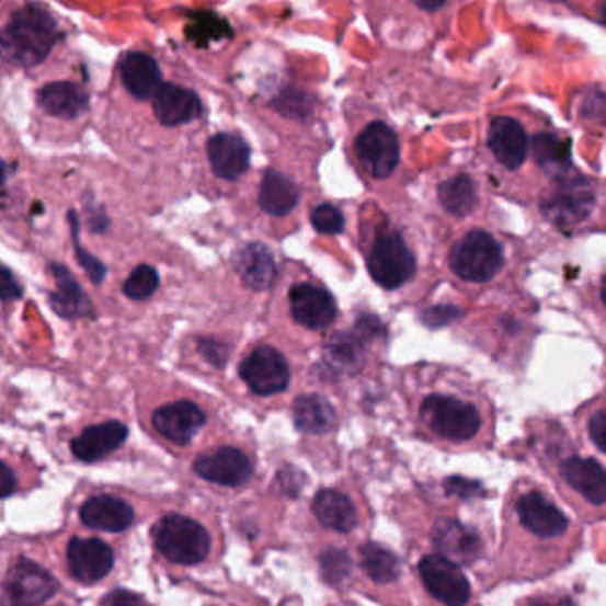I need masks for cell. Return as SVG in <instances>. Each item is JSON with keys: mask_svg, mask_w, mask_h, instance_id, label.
<instances>
[{"mask_svg": "<svg viewBox=\"0 0 606 606\" xmlns=\"http://www.w3.org/2000/svg\"><path fill=\"white\" fill-rule=\"evenodd\" d=\"M351 568H353V559L348 557L347 551L328 550L320 554V571L325 582L339 585L347 579Z\"/></svg>", "mask_w": 606, "mask_h": 606, "instance_id": "36", "label": "cell"}, {"mask_svg": "<svg viewBox=\"0 0 606 606\" xmlns=\"http://www.w3.org/2000/svg\"><path fill=\"white\" fill-rule=\"evenodd\" d=\"M301 199V191L287 174L276 170L265 171L260 185L259 203L262 210L268 216H287L288 211L297 207Z\"/></svg>", "mask_w": 606, "mask_h": 606, "instance_id": "29", "label": "cell"}, {"mask_svg": "<svg viewBox=\"0 0 606 606\" xmlns=\"http://www.w3.org/2000/svg\"><path fill=\"white\" fill-rule=\"evenodd\" d=\"M310 219L313 228L322 236H340L345 230V217L330 203L313 208Z\"/></svg>", "mask_w": 606, "mask_h": 606, "instance_id": "37", "label": "cell"}, {"mask_svg": "<svg viewBox=\"0 0 606 606\" xmlns=\"http://www.w3.org/2000/svg\"><path fill=\"white\" fill-rule=\"evenodd\" d=\"M288 299H290L291 317L297 324L308 330H325L339 316L336 301L330 291L310 283L296 285L288 294Z\"/></svg>", "mask_w": 606, "mask_h": 606, "instance_id": "18", "label": "cell"}, {"mask_svg": "<svg viewBox=\"0 0 606 606\" xmlns=\"http://www.w3.org/2000/svg\"><path fill=\"white\" fill-rule=\"evenodd\" d=\"M0 294H2L4 302L19 301L22 294H24V290H22L19 282L14 279L13 274H11L8 267L2 268V290H0Z\"/></svg>", "mask_w": 606, "mask_h": 606, "instance_id": "42", "label": "cell"}, {"mask_svg": "<svg viewBox=\"0 0 606 606\" xmlns=\"http://www.w3.org/2000/svg\"><path fill=\"white\" fill-rule=\"evenodd\" d=\"M56 288L48 294V305L62 319H79L91 313L90 297L82 290L76 276L65 265L50 264Z\"/></svg>", "mask_w": 606, "mask_h": 606, "instance_id": "26", "label": "cell"}, {"mask_svg": "<svg viewBox=\"0 0 606 606\" xmlns=\"http://www.w3.org/2000/svg\"><path fill=\"white\" fill-rule=\"evenodd\" d=\"M68 219H70L71 236H73V248H76L77 260H79L80 267L84 268L85 274L90 276L91 282H93L94 285H100V283L105 279L107 268H105V265L102 264L99 259H94L90 251H85L84 248L80 245L79 219H77L76 211H68Z\"/></svg>", "mask_w": 606, "mask_h": 606, "instance_id": "35", "label": "cell"}, {"mask_svg": "<svg viewBox=\"0 0 606 606\" xmlns=\"http://www.w3.org/2000/svg\"><path fill=\"white\" fill-rule=\"evenodd\" d=\"M359 565L368 579L379 585H391L402 576L399 557L377 542H363L359 548Z\"/></svg>", "mask_w": 606, "mask_h": 606, "instance_id": "32", "label": "cell"}, {"mask_svg": "<svg viewBox=\"0 0 606 606\" xmlns=\"http://www.w3.org/2000/svg\"><path fill=\"white\" fill-rule=\"evenodd\" d=\"M194 471L211 484L239 488L251 479L253 465L239 448L219 447L199 456L194 462Z\"/></svg>", "mask_w": 606, "mask_h": 606, "instance_id": "16", "label": "cell"}, {"mask_svg": "<svg viewBox=\"0 0 606 606\" xmlns=\"http://www.w3.org/2000/svg\"><path fill=\"white\" fill-rule=\"evenodd\" d=\"M79 514L80 522L93 530L123 531L134 523V508L125 500L111 494L85 500Z\"/></svg>", "mask_w": 606, "mask_h": 606, "instance_id": "23", "label": "cell"}, {"mask_svg": "<svg viewBox=\"0 0 606 606\" xmlns=\"http://www.w3.org/2000/svg\"><path fill=\"white\" fill-rule=\"evenodd\" d=\"M233 267L245 287L253 290H267L276 279V260L267 245L250 242L233 254Z\"/></svg>", "mask_w": 606, "mask_h": 606, "instance_id": "24", "label": "cell"}, {"mask_svg": "<svg viewBox=\"0 0 606 606\" xmlns=\"http://www.w3.org/2000/svg\"><path fill=\"white\" fill-rule=\"evenodd\" d=\"M211 171L222 180H237L250 168L251 150L242 137L233 133L211 136L207 145Z\"/></svg>", "mask_w": 606, "mask_h": 606, "instance_id": "20", "label": "cell"}, {"mask_svg": "<svg viewBox=\"0 0 606 606\" xmlns=\"http://www.w3.org/2000/svg\"><path fill=\"white\" fill-rule=\"evenodd\" d=\"M420 436L450 454L493 450L496 442V408L488 391L465 371L442 367L414 405Z\"/></svg>", "mask_w": 606, "mask_h": 606, "instance_id": "3", "label": "cell"}, {"mask_svg": "<svg viewBox=\"0 0 606 606\" xmlns=\"http://www.w3.org/2000/svg\"><path fill=\"white\" fill-rule=\"evenodd\" d=\"M528 451L562 502L585 523L606 522V465L553 419H530Z\"/></svg>", "mask_w": 606, "mask_h": 606, "instance_id": "4", "label": "cell"}, {"mask_svg": "<svg viewBox=\"0 0 606 606\" xmlns=\"http://www.w3.org/2000/svg\"><path fill=\"white\" fill-rule=\"evenodd\" d=\"M198 348L202 351L203 357L214 367L225 368L226 362L230 359V347L217 340H202Z\"/></svg>", "mask_w": 606, "mask_h": 606, "instance_id": "40", "label": "cell"}, {"mask_svg": "<svg viewBox=\"0 0 606 606\" xmlns=\"http://www.w3.org/2000/svg\"><path fill=\"white\" fill-rule=\"evenodd\" d=\"M434 202L442 214L443 225L451 228V233L468 226L482 225L489 208L488 185L477 171L465 165H454L442 171L434 185Z\"/></svg>", "mask_w": 606, "mask_h": 606, "instance_id": "8", "label": "cell"}, {"mask_svg": "<svg viewBox=\"0 0 606 606\" xmlns=\"http://www.w3.org/2000/svg\"><path fill=\"white\" fill-rule=\"evenodd\" d=\"M537 203L546 221L565 233H576L597 225V217L605 216V185L573 168L546 188Z\"/></svg>", "mask_w": 606, "mask_h": 606, "instance_id": "7", "label": "cell"}, {"mask_svg": "<svg viewBox=\"0 0 606 606\" xmlns=\"http://www.w3.org/2000/svg\"><path fill=\"white\" fill-rule=\"evenodd\" d=\"M59 583L33 560L20 559L4 582V606H39L56 596Z\"/></svg>", "mask_w": 606, "mask_h": 606, "instance_id": "14", "label": "cell"}, {"mask_svg": "<svg viewBox=\"0 0 606 606\" xmlns=\"http://www.w3.org/2000/svg\"><path fill=\"white\" fill-rule=\"evenodd\" d=\"M159 283V271L156 267L148 264L137 265L123 285V294L133 301H145L156 294Z\"/></svg>", "mask_w": 606, "mask_h": 606, "instance_id": "34", "label": "cell"}, {"mask_svg": "<svg viewBox=\"0 0 606 606\" xmlns=\"http://www.w3.org/2000/svg\"><path fill=\"white\" fill-rule=\"evenodd\" d=\"M585 301L588 310L606 325V268L585 283Z\"/></svg>", "mask_w": 606, "mask_h": 606, "instance_id": "39", "label": "cell"}, {"mask_svg": "<svg viewBox=\"0 0 606 606\" xmlns=\"http://www.w3.org/2000/svg\"><path fill=\"white\" fill-rule=\"evenodd\" d=\"M325 356L334 368L342 371H356L363 365V347L353 334H334L325 347Z\"/></svg>", "mask_w": 606, "mask_h": 606, "instance_id": "33", "label": "cell"}, {"mask_svg": "<svg viewBox=\"0 0 606 606\" xmlns=\"http://www.w3.org/2000/svg\"><path fill=\"white\" fill-rule=\"evenodd\" d=\"M596 20L597 24H602L603 27H606V2H599V4H594L591 8V14Z\"/></svg>", "mask_w": 606, "mask_h": 606, "instance_id": "44", "label": "cell"}, {"mask_svg": "<svg viewBox=\"0 0 606 606\" xmlns=\"http://www.w3.org/2000/svg\"><path fill=\"white\" fill-rule=\"evenodd\" d=\"M157 550L180 565L199 564L210 553V534L191 517L170 514L153 527Z\"/></svg>", "mask_w": 606, "mask_h": 606, "instance_id": "12", "label": "cell"}, {"mask_svg": "<svg viewBox=\"0 0 606 606\" xmlns=\"http://www.w3.org/2000/svg\"><path fill=\"white\" fill-rule=\"evenodd\" d=\"M371 279L385 290H399L419 274V256L396 228L385 230L371 244L367 259Z\"/></svg>", "mask_w": 606, "mask_h": 606, "instance_id": "11", "label": "cell"}, {"mask_svg": "<svg viewBox=\"0 0 606 606\" xmlns=\"http://www.w3.org/2000/svg\"><path fill=\"white\" fill-rule=\"evenodd\" d=\"M294 422L306 434H325L336 423V411L325 397L319 393L297 397L294 402Z\"/></svg>", "mask_w": 606, "mask_h": 606, "instance_id": "31", "label": "cell"}, {"mask_svg": "<svg viewBox=\"0 0 606 606\" xmlns=\"http://www.w3.org/2000/svg\"><path fill=\"white\" fill-rule=\"evenodd\" d=\"M153 113L164 127L187 125L202 116V100L184 85L162 84L153 96Z\"/></svg>", "mask_w": 606, "mask_h": 606, "instance_id": "21", "label": "cell"}, {"mask_svg": "<svg viewBox=\"0 0 606 606\" xmlns=\"http://www.w3.org/2000/svg\"><path fill=\"white\" fill-rule=\"evenodd\" d=\"M16 489V477H14L13 470H11L8 462L0 465V491H2V499H8L14 493Z\"/></svg>", "mask_w": 606, "mask_h": 606, "instance_id": "43", "label": "cell"}, {"mask_svg": "<svg viewBox=\"0 0 606 606\" xmlns=\"http://www.w3.org/2000/svg\"><path fill=\"white\" fill-rule=\"evenodd\" d=\"M573 420L582 445L593 447L606 459V397L587 400L574 411Z\"/></svg>", "mask_w": 606, "mask_h": 606, "instance_id": "30", "label": "cell"}, {"mask_svg": "<svg viewBox=\"0 0 606 606\" xmlns=\"http://www.w3.org/2000/svg\"><path fill=\"white\" fill-rule=\"evenodd\" d=\"M516 606H580L579 596L569 588L539 591L517 599Z\"/></svg>", "mask_w": 606, "mask_h": 606, "instance_id": "38", "label": "cell"}, {"mask_svg": "<svg viewBox=\"0 0 606 606\" xmlns=\"http://www.w3.org/2000/svg\"><path fill=\"white\" fill-rule=\"evenodd\" d=\"M477 485L466 488L465 480H445L442 499L425 525L428 551L442 554L461 568L474 569L494 557L493 525L488 516H474L471 502L477 499Z\"/></svg>", "mask_w": 606, "mask_h": 606, "instance_id": "5", "label": "cell"}, {"mask_svg": "<svg viewBox=\"0 0 606 606\" xmlns=\"http://www.w3.org/2000/svg\"><path fill=\"white\" fill-rule=\"evenodd\" d=\"M425 606H482L461 565L434 551H423L414 562Z\"/></svg>", "mask_w": 606, "mask_h": 606, "instance_id": "10", "label": "cell"}, {"mask_svg": "<svg viewBox=\"0 0 606 606\" xmlns=\"http://www.w3.org/2000/svg\"><path fill=\"white\" fill-rule=\"evenodd\" d=\"M205 420L207 416L198 404L191 400H174L170 404L160 405L153 413L151 423L164 439L184 447L202 431Z\"/></svg>", "mask_w": 606, "mask_h": 606, "instance_id": "17", "label": "cell"}, {"mask_svg": "<svg viewBox=\"0 0 606 606\" xmlns=\"http://www.w3.org/2000/svg\"><path fill=\"white\" fill-rule=\"evenodd\" d=\"M605 379H606V367H605Z\"/></svg>", "mask_w": 606, "mask_h": 606, "instance_id": "45", "label": "cell"}, {"mask_svg": "<svg viewBox=\"0 0 606 606\" xmlns=\"http://www.w3.org/2000/svg\"><path fill=\"white\" fill-rule=\"evenodd\" d=\"M311 511L322 527L339 531V534H351L359 523L353 500L336 489L319 491L311 503Z\"/></svg>", "mask_w": 606, "mask_h": 606, "instance_id": "27", "label": "cell"}, {"mask_svg": "<svg viewBox=\"0 0 606 606\" xmlns=\"http://www.w3.org/2000/svg\"><path fill=\"white\" fill-rule=\"evenodd\" d=\"M105 606H151L150 603L146 602L145 597L139 596V594L130 593V591H114V593L108 594L107 599H105Z\"/></svg>", "mask_w": 606, "mask_h": 606, "instance_id": "41", "label": "cell"}, {"mask_svg": "<svg viewBox=\"0 0 606 606\" xmlns=\"http://www.w3.org/2000/svg\"><path fill=\"white\" fill-rule=\"evenodd\" d=\"M57 22L39 5H24L11 14L2 28L0 47L5 61L16 67H36L57 43Z\"/></svg>", "mask_w": 606, "mask_h": 606, "instance_id": "9", "label": "cell"}, {"mask_svg": "<svg viewBox=\"0 0 606 606\" xmlns=\"http://www.w3.org/2000/svg\"><path fill=\"white\" fill-rule=\"evenodd\" d=\"M123 85L137 100H153L162 88V73L153 57L145 53H128L119 62Z\"/></svg>", "mask_w": 606, "mask_h": 606, "instance_id": "25", "label": "cell"}, {"mask_svg": "<svg viewBox=\"0 0 606 606\" xmlns=\"http://www.w3.org/2000/svg\"><path fill=\"white\" fill-rule=\"evenodd\" d=\"M357 159L371 179L386 180L400 164V141L388 123L377 119L368 123L354 141Z\"/></svg>", "mask_w": 606, "mask_h": 606, "instance_id": "13", "label": "cell"}, {"mask_svg": "<svg viewBox=\"0 0 606 606\" xmlns=\"http://www.w3.org/2000/svg\"><path fill=\"white\" fill-rule=\"evenodd\" d=\"M240 377L256 396H276L290 385V368L277 348L262 345L240 363Z\"/></svg>", "mask_w": 606, "mask_h": 606, "instance_id": "15", "label": "cell"}, {"mask_svg": "<svg viewBox=\"0 0 606 606\" xmlns=\"http://www.w3.org/2000/svg\"><path fill=\"white\" fill-rule=\"evenodd\" d=\"M38 105L54 118L77 119L90 107V96L73 82H50L38 91Z\"/></svg>", "mask_w": 606, "mask_h": 606, "instance_id": "28", "label": "cell"}, {"mask_svg": "<svg viewBox=\"0 0 606 606\" xmlns=\"http://www.w3.org/2000/svg\"><path fill=\"white\" fill-rule=\"evenodd\" d=\"M128 437V427L118 420L99 423L84 428L71 442V454L82 462H94L104 459L111 451L122 447Z\"/></svg>", "mask_w": 606, "mask_h": 606, "instance_id": "22", "label": "cell"}, {"mask_svg": "<svg viewBox=\"0 0 606 606\" xmlns=\"http://www.w3.org/2000/svg\"><path fill=\"white\" fill-rule=\"evenodd\" d=\"M519 264V242L484 225L450 233L443 253V265L451 282L468 294L503 285L517 273Z\"/></svg>", "mask_w": 606, "mask_h": 606, "instance_id": "6", "label": "cell"}, {"mask_svg": "<svg viewBox=\"0 0 606 606\" xmlns=\"http://www.w3.org/2000/svg\"><path fill=\"white\" fill-rule=\"evenodd\" d=\"M582 545V523L540 482L519 477L503 499L502 540L480 585L491 591L502 583L546 579L573 564Z\"/></svg>", "mask_w": 606, "mask_h": 606, "instance_id": "1", "label": "cell"}, {"mask_svg": "<svg viewBox=\"0 0 606 606\" xmlns=\"http://www.w3.org/2000/svg\"><path fill=\"white\" fill-rule=\"evenodd\" d=\"M569 141L550 119L525 105H503L485 116L482 157L516 202H539L546 188L573 170Z\"/></svg>", "mask_w": 606, "mask_h": 606, "instance_id": "2", "label": "cell"}, {"mask_svg": "<svg viewBox=\"0 0 606 606\" xmlns=\"http://www.w3.org/2000/svg\"><path fill=\"white\" fill-rule=\"evenodd\" d=\"M67 557L71 574L82 583L99 582L114 565L113 550L100 539H71Z\"/></svg>", "mask_w": 606, "mask_h": 606, "instance_id": "19", "label": "cell"}]
</instances>
